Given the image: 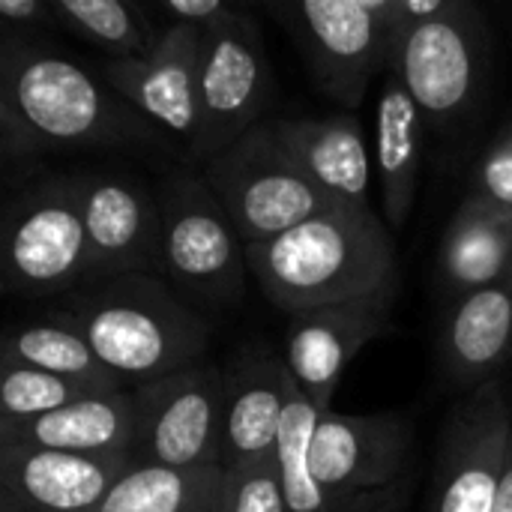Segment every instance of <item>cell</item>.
<instances>
[{"instance_id":"1","label":"cell","mask_w":512,"mask_h":512,"mask_svg":"<svg viewBox=\"0 0 512 512\" xmlns=\"http://www.w3.org/2000/svg\"><path fill=\"white\" fill-rule=\"evenodd\" d=\"M168 135L126 105L99 72L30 30L0 39V144L9 159L165 147Z\"/></svg>"},{"instance_id":"2","label":"cell","mask_w":512,"mask_h":512,"mask_svg":"<svg viewBox=\"0 0 512 512\" xmlns=\"http://www.w3.org/2000/svg\"><path fill=\"white\" fill-rule=\"evenodd\" d=\"M246 264L264 297L288 315L399 291L396 246L372 207L330 201L297 228L249 243Z\"/></svg>"},{"instance_id":"3","label":"cell","mask_w":512,"mask_h":512,"mask_svg":"<svg viewBox=\"0 0 512 512\" xmlns=\"http://www.w3.org/2000/svg\"><path fill=\"white\" fill-rule=\"evenodd\" d=\"M129 390L207 360L210 321L162 276H117L81 285L57 309Z\"/></svg>"},{"instance_id":"4","label":"cell","mask_w":512,"mask_h":512,"mask_svg":"<svg viewBox=\"0 0 512 512\" xmlns=\"http://www.w3.org/2000/svg\"><path fill=\"white\" fill-rule=\"evenodd\" d=\"M489 60V21L471 0H453L432 21L396 24L390 72L408 90L426 126L444 135H456L477 114Z\"/></svg>"},{"instance_id":"5","label":"cell","mask_w":512,"mask_h":512,"mask_svg":"<svg viewBox=\"0 0 512 512\" xmlns=\"http://www.w3.org/2000/svg\"><path fill=\"white\" fill-rule=\"evenodd\" d=\"M0 276L15 297L45 300L87 279L84 177L39 174L18 186L0 219Z\"/></svg>"},{"instance_id":"6","label":"cell","mask_w":512,"mask_h":512,"mask_svg":"<svg viewBox=\"0 0 512 512\" xmlns=\"http://www.w3.org/2000/svg\"><path fill=\"white\" fill-rule=\"evenodd\" d=\"M162 216V279L195 306L225 309L243 297L246 243L195 165L168 171L156 186Z\"/></svg>"},{"instance_id":"7","label":"cell","mask_w":512,"mask_h":512,"mask_svg":"<svg viewBox=\"0 0 512 512\" xmlns=\"http://www.w3.org/2000/svg\"><path fill=\"white\" fill-rule=\"evenodd\" d=\"M267 12L300 48L315 84L345 108L363 105L372 78L390 69L396 0H279Z\"/></svg>"},{"instance_id":"8","label":"cell","mask_w":512,"mask_h":512,"mask_svg":"<svg viewBox=\"0 0 512 512\" xmlns=\"http://www.w3.org/2000/svg\"><path fill=\"white\" fill-rule=\"evenodd\" d=\"M198 171L246 246L267 243L330 204L264 120Z\"/></svg>"},{"instance_id":"9","label":"cell","mask_w":512,"mask_h":512,"mask_svg":"<svg viewBox=\"0 0 512 512\" xmlns=\"http://www.w3.org/2000/svg\"><path fill=\"white\" fill-rule=\"evenodd\" d=\"M132 465L222 468L225 372L204 360L132 387Z\"/></svg>"},{"instance_id":"10","label":"cell","mask_w":512,"mask_h":512,"mask_svg":"<svg viewBox=\"0 0 512 512\" xmlns=\"http://www.w3.org/2000/svg\"><path fill=\"white\" fill-rule=\"evenodd\" d=\"M312 474L333 512H384L411 459V423L402 414H318Z\"/></svg>"},{"instance_id":"11","label":"cell","mask_w":512,"mask_h":512,"mask_svg":"<svg viewBox=\"0 0 512 512\" xmlns=\"http://www.w3.org/2000/svg\"><path fill=\"white\" fill-rule=\"evenodd\" d=\"M270 99V63L252 15L228 9L201 30V141L192 165L201 168L261 123Z\"/></svg>"},{"instance_id":"12","label":"cell","mask_w":512,"mask_h":512,"mask_svg":"<svg viewBox=\"0 0 512 512\" xmlns=\"http://www.w3.org/2000/svg\"><path fill=\"white\" fill-rule=\"evenodd\" d=\"M512 435L501 381L468 393L447 417L426 512H495Z\"/></svg>"},{"instance_id":"13","label":"cell","mask_w":512,"mask_h":512,"mask_svg":"<svg viewBox=\"0 0 512 512\" xmlns=\"http://www.w3.org/2000/svg\"><path fill=\"white\" fill-rule=\"evenodd\" d=\"M102 81L195 159L201 141V30L165 24L150 54L102 60Z\"/></svg>"},{"instance_id":"14","label":"cell","mask_w":512,"mask_h":512,"mask_svg":"<svg viewBox=\"0 0 512 512\" xmlns=\"http://www.w3.org/2000/svg\"><path fill=\"white\" fill-rule=\"evenodd\" d=\"M87 279L162 276V216L156 189L126 171H81Z\"/></svg>"},{"instance_id":"15","label":"cell","mask_w":512,"mask_h":512,"mask_svg":"<svg viewBox=\"0 0 512 512\" xmlns=\"http://www.w3.org/2000/svg\"><path fill=\"white\" fill-rule=\"evenodd\" d=\"M393 300L396 294H375L291 315L282 357L297 390L321 414L333 411V396L351 360L390 330Z\"/></svg>"},{"instance_id":"16","label":"cell","mask_w":512,"mask_h":512,"mask_svg":"<svg viewBox=\"0 0 512 512\" xmlns=\"http://www.w3.org/2000/svg\"><path fill=\"white\" fill-rule=\"evenodd\" d=\"M222 372V471L270 462L276 456L288 405L297 393L285 357L252 345L240 351Z\"/></svg>"},{"instance_id":"17","label":"cell","mask_w":512,"mask_h":512,"mask_svg":"<svg viewBox=\"0 0 512 512\" xmlns=\"http://www.w3.org/2000/svg\"><path fill=\"white\" fill-rule=\"evenodd\" d=\"M129 465V456L0 444V498L24 512H96Z\"/></svg>"},{"instance_id":"18","label":"cell","mask_w":512,"mask_h":512,"mask_svg":"<svg viewBox=\"0 0 512 512\" xmlns=\"http://www.w3.org/2000/svg\"><path fill=\"white\" fill-rule=\"evenodd\" d=\"M512 360V276L447 303L438 363L450 390L474 393Z\"/></svg>"},{"instance_id":"19","label":"cell","mask_w":512,"mask_h":512,"mask_svg":"<svg viewBox=\"0 0 512 512\" xmlns=\"http://www.w3.org/2000/svg\"><path fill=\"white\" fill-rule=\"evenodd\" d=\"M273 126L300 171L324 198L369 207L372 162L363 123L354 114L294 117L276 120Z\"/></svg>"},{"instance_id":"20","label":"cell","mask_w":512,"mask_h":512,"mask_svg":"<svg viewBox=\"0 0 512 512\" xmlns=\"http://www.w3.org/2000/svg\"><path fill=\"white\" fill-rule=\"evenodd\" d=\"M512 276V210L465 195L438 249V291L447 303Z\"/></svg>"},{"instance_id":"21","label":"cell","mask_w":512,"mask_h":512,"mask_svg":"<svg viewBox=\"0 0 512 512\" xmlns=\"http://www.w3.org/2000/svg\"><path fill=\"white\" fill-rule=\"evenodd\" d=\"M132 426V390H114L87 396L27 423L0 426V444H21L78 456H129Z\"/></svg>"},{"instance_id":"22","label":"cell","mask_w":512,"mask_h":512,"mask_svg":"<svg viewBox=\"0 0 512 512\" xmlns=\"http://www.w3.org/2000/svg\"><path fill=\"white\" fill-rule=\"evenodd\" d=\"M375 117V156L384 195V222L390 228H402L417 198L426 120L393 75L381 90Z\"/></svg>"},{"instance_id":"23","label":"cell","mask_w":512,"mask_h":512,"mask_svg":"<svg viewBox=\"0 0 512 512\" xmlns=\"http://www.w3.org/2000/svg\"><path fill=\"white\" fill-rule=\"evenodd\" d=\"M0 366H30L93 384L99 390H129L114 372L102 366L81 330L57 312H48V318L39 321L9 324L0 342Z\"/></svg>"},{"instance_id":"24","label":"cell","mask_w":512,"mask_h":512,"mask_svg":"<svg viewBox=\"0 0 512 512\" xmlns=\"http://www.w3.org/2000/svg\"><path fill=\"white\" fill-rule=\"evenodd\" d=\"M222 468L129 465L96 512H222Z\"/></svg>"},{"instance_id":"25","label":"cell","mask_w":512,"mask_h":512,"mask_svg":"<svg viewBox=\"0 0 512 512\" xmlns=\"http://www.w3.org/2000/svg\"><path fill=\"white\" fill-rule=\"evenodd\" d=\"M57 24L99 48L105 60L144 57L159 33L141 3L132 0H51Z\"/></svg>"},{"instance_id":"26","label":"cell","mask_w":512,"mask_h":512,"mask_svg":"<svg viewBox=\"0 0 512 512\" xmlns=\"http://www.w3.org/2000/svg\"><path fill=\"white\" fill-rule=\"evenodd\" d=\"M318 408L297 390L276 444V471L291 512H333L315 474H312V435L318 426Z\"/></svg>"},{"instance_id":"27","label":"cell","mask_w":512,"mask_h":512,"mask_svg":"<svg viewBox=\"0 0 512 512\" xmlns=\"http://www.w3.org/2000/svg\"><path fill=\"white\" fill-rule=\"evenodd\" d=\"M96 393H114V390H99L93 384L60 378L30 366H0V426L27 423L54 414Z\"/></svg>"},{"instance_id":"28","label":"cell","mask_w":512,"mask_h":512,"mask_svg":"<svg viewBox=\"0 0 512 512\" xmlns=\"http://www.w3.org/2000/svg\"><path fill=\"white\" fill-rule=\"evenodd\" d=\"M222 512H291L279 483L276 459L228 468L222 489Z\"/></svg>"},{"instance_id":"29","label":"cell","mask_w":512,"mask_h":512,"mask_svg":"<svg viewBox=\"0 0 512 512\" xmlns=\"http://www.w3.org/2000/svg\"><path fill=\"white\" fill-rule=\"evenodd\" d=\"M468 192L512 210V117L504 120L474 162Z\"/></svg>"},{"instance_id":"30","label":"cell","mask_w":512,"mask_h":512,"mask_svg":"<svg viewBox=\"0 0 512 512\" xmlns=\"http://www.w3.org/2000/svg\"><path fill=\"white\" fill-rule=\"evenodd\" d=\"M156 9L171 18L168 24H189V27L204 30L207 24L219 21L231 9V3H225V0H159Z\"/></svg>"},{"instance_id":"31","label":"cell","mask_w":512,"mask_h":512,"mask_svg":"<svg viewBox=\"0 0 512 512\" xmlns=\"http://www.w3.org/2000/svg\"><path fill=\"white\" fill-rule=\"evenodd\" d=\"M0 18L12 30H42L57 24L54 3L45 0H0Z\"/></svg>"},{"instance_id":"32","label":"cell","mask_w":512,"mask_h":512,"mask_svg":"<svg viewBox=\"0 0 512 512\" xmlns=\"http://www.w3.org/2000/svg\"><path fill=\"white\" fill-rule=\"evenodd\" d=\"M453 0H396V24H420L447 12Z\"/></svg>"},{"instance_id":"33","label":"cell","mask_w":512,"mask_h":512,"mask_svg":"<svg viewBox=\"0 0 512 512\" xmlns=\"http://www.w3.org/2000/svg\"><path fill=\"white\" fill-rule=\"evenodd\" d=\"M495 512H512V435H510V450H507V465H504V477H501V492H498Z\"/></svg>"}]
</instances>
